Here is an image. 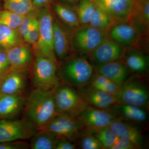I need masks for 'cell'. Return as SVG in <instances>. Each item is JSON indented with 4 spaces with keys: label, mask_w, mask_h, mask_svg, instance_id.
Listing matches in <instances>:
<instances>
[{
    "label": "cell",
    "mask_w": 149,
    "mask_h": 149,
    "mask_svg": "<svg viewBox=\"0 0 149 149\" xmlns=\"http://www.w3.org/2000/svg\"><path fill=\"white\" fill-rule=\"evenodd\" d=\"M58 138L52 132L38 130L30 139L29 144L31 149H55Z\"/></svg>",
    "instance_id": "24"
},
{
    "label": "cell",
    "mask_w": 149,
    "mask_h": 149,
    "mask_svg": "<svg viewBox=\"0 0 149 149\" xmlns=\"http://www.w3.org/2000/svg\"><path fill=\"white\" fill-rule=\"evenodd\" d=\"M38 131L35 124L24 118L0 119V143L30 139Z\"/></svg>",
    "instance_id": "6"
},
{
    "label": "cell",
    "mask_w": 149,
    "mask_h": 149,
    "mask_svg": "<svg viewBox=\"0 0 149 149\" xmlns=\"http://www.w3.org/2000/svg\"><path fill=\"white\" fill-rule=\"evenodd\" d=\"M88 84L96 89L115 96L120 87V85L95 72Z\"/></svg>",
    "instance_id": "25"
},
{
    "label": "cell",
    "mask_w": 149,
    "mask_h": 149,
    "mask_svg": "<svg viewBox=\"0 0 149 149\" xmlns=\"http://www.w3.org/2000/svg\"><path fill=\"white\" fill-rule=\"evenodd\" d=\"M84 130L77 118L61 114L58 115L47 125L38 130L52 132L58 139L72 142L77 140Z\"/></svg>",
    "instance_id": "7"
},
{
    "label": "cell",
    "mask_w": 149,
    "mask_h": 149,
    "mask_svg": "<svg viewBox=\"0 0 149 149\" xmlns=\"http://www.w3.org/2000/svg\"><path fill=\"white\" fill-rule=\"evenodd\" d=\"M12 70L26 72L32 62V51L23 42L6 50Z\"/></svg>",
    "instance_id": "15"
},
{
    "label": "cell",
    "mask_w": 149,
    "mask_h": 149,
    "mask_svg": "<svg viewBox=\"0 0 149 149\" xmlns=\"http://www.w3.org/2000/svg\"><path fill=\"white\" fill-rule=\"evenodd\" d=\"M114 21L111 17L97 6L88 24L101 31L107 32Z\"/></svg>",
    "instance_id": "28"
},
{
    "label": "cell",
    "mask_w": 149,
    "mask_h": 149,
    "mask_svg": "<svg viewBox=\"0 0 149 149\" xmlns=\"http://www.w3.org/2000/svg\"><path fill=\"white\" fill-rule=\"evenodd\" d=\"M94 132H95L94 134L101 143L103 149H111L119 137L109 126Z\"/></svg>",
    "instance_id": "31"
},
{
    "label": "cell",
    "mask_w": 149,
    "mask_h": 149,
    "mask_svg": "<svg viewBox=\"0 0 149 149\" xmlns=\"http://www.w3.org/2000/svg\"><path fill=\"white\" fill-rule=\"evenodd\" d=\"M89 106L103 109H110L118 104L116 96L93 88L89 84L77 89Z\"/></svg>",
    "instance_id": "13"
},
{
    "label": "cell",
    "mask_w": 149,
    "mask_h": 149,
    "mask_svg": "<svg viewBox=\"0 0 149 149\" xmlns=\"http://www.w3.org/2000/svg\"><path fill=\"white\" fill-rule=\"evenodd\" d=\"M1 78H0V80H1Z\"/></svg>",
    "instance_id": "42"
},
{
    "label": "cell",
    "mask_w": 149,
    "mask_h": 149,
    "mask_svg": "<svg viewBox=\"0 0 149 149\" xmlns=\"http://www.w3.org/2000/svg\"><path fill=\"white\" fill-rule=\"evenodd\" d=\"M39 21L37 16L29 28L24 41L35 48L39 39Z\"/></svg>",
    "instance_id": "35"
},
{
    "label": "cell",
    "mask_w": 149,
    "mask_h": 149,
    "mask_svg": "<svg viewBox=\"0 0 149 149\" xmlns=\"http://www.w3.org/2000/svg\"><path fill=\"white\" fill-rule=\"evenodd\" d=\"M27 85L25 72L11 70L1 78L0 96L24 94Z\"/></svg>",
    "instance_id": "14"
},
{
    "label": "cell",
    "mask_w": 149,
    "mask_h": 149,
    "mask_svg": "<svg viewBox=\"0 0 149 149\" xmlns=\"http://www.w3.org/2000/svg\"><path fill=\"white\" fill-rule=\"evenodd\" d=\"M126 49L108 37L100 43L87 57L94 67L98 66L122 58Z\"/></svg>",
    "instance_id": "12"
},
{
    "label": "cell",
    "mask_w": 149,
    "mask_h": 149,
    "mask_svg": "<svg viewBox=\"0 0 149 149\" xmlns=\"http://www.w3.org/2000/svg\"><path fill=\"white\" fill-rule=\"evenodd\" d=\"M110 109L114 111L122 120L142 123L148 119V114L144 109L136 106L117 104Z\"/></svg>",
    "instance_id": "23"
},
{
    "label": "cell",
    "mask_w": 149,
    "mask_h": 149,
    "mask_svg": "<svg viewBox=\"0 0 149 149\" xmlns=\"http://www.w3.org/2000/svg\"><path fill=\"white\" fill-rule=\"evenodd\" d=\"M97 6L93 0H79L75 12L80 25L89 24Z\"/></svg>",
    "instance_id": "29"
},
{
    "label": "cell",
    "mask_w": 149,
    "mask_h": 149,
    "mask_svg": "<svg viewBox=\"0 0 149 149\" xmlns=\"http://www.w3.org/2000/svg\"><path fill=\"white\" fill-rule=\"evenodd\" d=\"M58 74L60 83L80 89L88 85L95 72V67L87 56L65 58Z\"/></svg>",
    "instance_id": "2"
},
{
    "label": "cell",
    "mask_w": 149,
    "mask_h": 149,
    "mask_svg": "<svg viewBox=\"0 0 149 149\" xmlns=\"http://www.w3.org/2000/svg\"><path fill=\"white\" fill-rule=\"evenodd\" d=\"M37 16L38 13L36 12V10L24 16L21 24L18 28L19 32L24 40L27 36L29 28Z\"/></svg>",
    "instance_id": "34"
},
{
    "label": "cell",
    "mask_w": 149,
    "mask_h": 149,
    "mask_svg": "<svg viewBox=\"0 0 149 149\" xmlns=\"http://www.w3.org/2000/svg\"><path fill=\"white\" fill-rule=\"evenodd\" d=\"M21 35L18 29L0 24V47L5 50L22 42Z\"/></svg>",
    "instance_id": "26"
},
{
    "label": "cell",
    "mask_w": 149,
    "mask_h": 149,
    "mask_svg": "<svg viewBox=\"0 0 149 149\" xmlns=\"http://www.w3.org/2000/svg\"><path fill=\"white\" fill-rule=\"evenodd\" d=\"M32 64L31 79L34 88L53 90L59 85L57 63L37 52Z\"/></svg>",
    "instance_id": "3"
},
{
    "label": "cell",
    "mask_w": 149,
    "mask_h": 149,
    "mask_svg": "<svg viewBox=\"0 0 149 149\" xmlns=\"http://www.w3.org/2000/svg\"><path fill=\"white\" fill-rule=\"evenodd\" d=\"M119 118L117 113L111 109H103L88 106L78 116L85 130L95 132L109 126L115 119Z\"/></svg>",
    "instance_id": "11"
},
{
    "label": "cell",
    "mask_w": 149,
    "mask_h": 149,
    "mask_svg": "<svg viewBox=\"0 0 149 149\" xmlns=\"http://www.w3.org/2000/svg\"><path fill=\"white\" fill-rule=\"evenodd\" d=\"M65 1H68L70 2H74L76 1H79V0H65Z\"/></svg>",
    "instance_id": "41"
},
{
    "label": "cell",
    "mask_w": 149,
    "mask_h": 149,
    "mask_svg": "<svg viewBox=\"0 0 149 149\" xmlns=\"http://www.w3.org/2000/svg\"><path fill=\"white\" fill-rule=\"evenodd\" d=\"M118 104L132 105L145 109L149 105L148 88L137 77H131L120 85L116 94Z\"/></svg>",
    "instance_id": "5"
},
{
    "label": "cell",
    "mask_w": 149,
    "mask_h": 149,
    "mask_svg": "<svg viewBox=\"0 0 149 149\" xmlns=\"http://www.w3.org/2000/svg\"><path fill=\"white\" fill-rule=\"evenodd\" d=\"M107 34L110 39L126 49L141 47L143 37L128 20L115 21Z\"/></svg>",
    "instance_id": "10"
},
{
    "label": "cell",
    "mask_w": 149,
    "mask_h": 149,
    "mask_svg": "<svg viewBox=\"0 0 149 149\" xmlns=\"http://www.w3.org/2000/svg\"><path fill=\"white\" fill-rule=\"evenodd\" d=\"M53 8L57 15L66 25L74 29L80 26L76 12L59 3L54 4Z\"/></svg>",
    "instance_id": "27"
},
{
    "label": "cell",
    "mask_w": 149,
    "mask_h": 149,
    "mask_svg": "<svg viewBox=\"0 0 149 149\" xmlns=\"http://www.w3.org/2000/svg\"><path fill=\"white\" fill-rule=\"evenodd\" d=\"M25 15L5 10L0 11V24L14 29H18Z\"/></svg>",
    "instance_id": "32"
},
{
    "label": "cell",
    "mask_w": 149,
    "mask_h": 149,
    "mask_svg": "<svg viewBox=\"0 0 149 149\" xmlns=\"http://www.w3.org/2000/svg\"><path fill=\"white\" fill-rule=\"evenodd\" d=\"M128 20L143 37L149 32V0H134Z\"/></svg>",
    "instance_id": "17"
},
{
    "label": "cell",
    "mask_w": 149,
    "mask_h": 149,
    "mask_svg": "<svg viewBox=\"0 0 149 149\" xmlns=\"http://www.w3.org/2000/svg\"><path fill=\"white\" fill-rule=\"evenodd\" d=\"M12 70L6 50L0 49V78Z\"/></svg>",
    "instance_id": "36"
},
{
    "label": "cell",
    "mask_w": 149,
    "mask_h": 149,
    "mask_svg": "<svg viewBox=\"0 0 149 149\" xmlns=\"http://www.w3.org/2000/svg\"><path fill=\"white\" fill-rule=\"evenodd\" d=\"M55 89L34 88L26 98L23 118L35 124L38 130L45 126L58 115L54 99Z\"/></svg>",
    "instance_id": "1"
},
{
    "label": "cell",
    "mask_w": 149,
    "mask_h": 149,
    "mask_svg": "<svg viewBox=\"0 0 149 149\" xmlns=\"http://www.w3.org/2000/svg\"><path fill=\"white\" fill-rule=\"evenodd\" d=\"M76 146L73 142L64 139H58L55 149H74Z\"/></svg>",
    "instance_id": "39"
},
{
    "label": "cell",
    "mask_w": 149,
    "mask_h": 149,
    "mask_svg": "<svg viewBox=\"0 0 149 149\" xmlns=\"http://www.w3.org/2000/svg\"><path fill=\"white\" fill-rule=\"evenodd\" d=\"M90 133H81L78 139H79V145L80 148L83 149H103L100 142L95 135Z\"/></svg>",
    "instance_id": "33"
},
{
    "label": "cell",
    "mask_w": 149,
    "mask_h": 149,
    "mask_svg": "<svg viewBox=\"0 0 149 149\" xmlns=\"http://www.w3.org/2000/svg\"><path fill=\"white\" fill-rule=\"evenodd\" d=\"M94 3L114 19L128 20L134 0H93Z\"/></svg>",
    "instance_id": "16"
},
{
    "label": "cell",
    "mask_w": 149,
    "mask_h": 149,
    "mask_svg": "<svg viewBox=\"0 0 149 149\" xmlns=\"http://www.w3.org/2000/svg\"><path fill=\"white\" fill-rule=\"evenodd\" d=\"M74 31L72 39L74 45L80 55L87 56L103 40L109 37L107 32L89 24L80 25Z\"/></svg>",
    "instance_id": "9"
},
{
    "label": "cell",
    "mask_w": 149,
    "mask_h": 149,
    "mask_svg": "<svg viewBox=\"0 0 149 149\" xmlns=\"http://www.w3.org/2000/svg\"><path fill=\"white\" fill-rule=\"evenodd\" d=\"M95 72L121 85L128 79L130 70L121 58L95 66Z\"/></svg>",
    "instance_id": "19"
},
{
    "label": "cell",
    "mask_w": 149,
    "mask_h": 149,
    "mask_svg": "<svg viewBox=\"0 0 149 149\" xmlns=\"http://www.w3.org/2000/svg\"><path fill=\"white\" fill-rule=\"evenodd\" d=\"M50 0H32L34 8L36 10L44 8Z\"/></svg>",
    "instance_id": "40"
},
{
    "label": "cell",
    "mask_w": 149,
    "mask_h": 149,
    "mask_svg": "<svg viewBox=\"0 0 149 149\" xmlns=\"http://www.w3.org/2000/svg\"><path fill=\"white\" fill-rule=\"evenodd\" d=\"M140 149L132 142L125 138L118 137L115 143L111 149Z\"/></svg>",
    "instance_id": "38"
},
{
    "label": "cell",
    "mask_w": 149,
    "mask_h": 149,
    "mask_svg": "<svg viewBox=\"0 0 149 149\" xmlns=\"http://www.w3.org/2000/svg\"><path fill=\"white\" fill-rule=\"evenodd\" d=\"M54 99L58 114L77 118L88 106L77 90L61 83L55 90Z\"/></svg>",
    "instance_id": "4"
},
{
    "label": "cell",
    "mask_w": 149,
    "mask_h": 149,
    "mask_svg": "<svg viewBox=\"0 0 149 149\" xmlns=\"http://www.w3.org/2000/svg\"><path fill=\"white\" fill-rule=\"evenodd\" d=\"M29 148V143L24 141L0 143V149H27Z\"/></svg>",
    "instance_id": "37"
},
{
    "label": "cell",
    "mask_w": 149,
    "mask_h": 149,
    "mask_svg": "<svg viewBox=\"0 0 149 149\" xmlns=\"http://www.w3.org/2000/svg\"><path fill=\"white\" fill-rule=\"evenodd\" d=\"M109 128L119 137L125 138L141 149L144 145V138L141 131L136 127L120 118L115 119Z\"/></svg>",
    "instance_id": "22"
},
{
    "label": "cell",
    "mask_w": 149,
    "mask_h": 149,
    "mask_svg": "<svg viewBox=\"0 0 149 149\" xmlns=\"http://www.w3.org/2000/svg\"><path fill=\"white\" fill-rule=\"evenodd\" d=\"M53 28L54 52L57 61L58 59L63 61L67 58L71 50V40L64 28L54 20Z\"/></svg>",
    "instance_id": "21"
},
{
    "label": "cell",
    "mask_w": 149,
    "mask_h": 149,
    "mask_svg": "<svg viewBox=\"0 0 149 149\" xmlns=\"http://www.w3.org/2000/svg\"><path fill=\"white\" fill-rule=\"evenodd\" d=\"M53 17L50 12L47 8L41 9L38 13L40 33L35 49L37 52L58 63L54 52Z\"/></svg>",
    "instance_id": "8"
},
{
    "label": "cell",
    "mask_w": 149,
    "mask_h": 149,
    "mask_svg": "<svg viewBox=\"0 0 149 149\" xmlns=\"http://www.w3.org/2000/svg\"><path fill=\"white\" fill-rule=\"evenodd\" d=\"M122 58L129 70L138 75H142L148 70V57L144 49L139 47L127 49Z\"/></svg>",
    "instance_id": "20"
},
{
    "label": "cell",
    "mask_w": 149,
    "mask_h": 149,
    "mask_svg": "<svg viewBox=\"0 0 149 149\" xmlns=\"http://www.w3.org/2000/svg\"><path fill=\"white\" fill-rule=\"evenodd\" d=\"M5 10L25 15L35 10L32 0H3Z\"/></svg>",
    "instance_id": "30"
},
{
    "label": "cell",
    "mask_w": 149,
    "mask_h": 149,
    "mask_svg": "<svg viewBox=\"0 0 149 149\" xmlns=\"http://www.w3.org/2000/svg\"><path fill=\"white\" fill-rule=\"evenodd\" d=\"M26 99L24 94L0 96V119H16L23 111Z\"/></svg>",
    "instance_id": "18"
}]
</instances>
